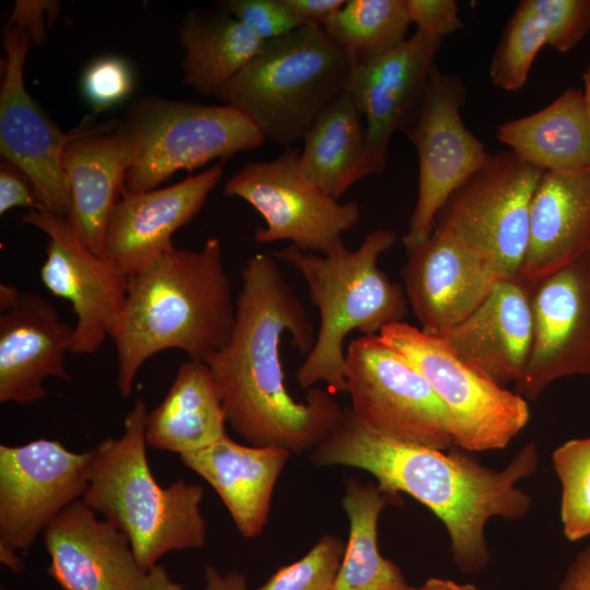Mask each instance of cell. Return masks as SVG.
<instances>
[{
    "label": "cell",
    "instance_id": "cell-19",
    "mask_svg": "<svg viewBox=\"0 0 590 590\" xmlns=\"http://www.w3.org/2000/svg\"><path fill=\"white\" fill-rule=\"evenodd\" d=\"M401 274L420 329L435 338L473 312L502 279L483 256L437 228L408 251Z\"/></svg>",
    "mask_w": 590,
    "mask_h": 590
},
{
    "label": "cell",
    "instance_id": "cell-38",
    "mask_svg": "<svg viewBox=\"0 0 590 590\" xmlns=\"http://www.w3.org/2000/svg\"><path fill=\"white\" fill-rule=\"evenodd\" d=\"M417 31L445 39L464 27L455 0H406Z\"/></svg>",
    "mask_w": 590,
    "mask_h": 590
},
{
    "label": "cell",
    "instance_id": "cell-33",
    "mask_svg": "<svg viewBox=\"0 0 590 590\" xmlns=\"http://www.w3.org/2000/svg\"><path fill=\"white\" fill-rule=\"evenodd\" d=\"M560 481V521L571 542L590 535V436L570 439L552 453Z\"/></svg>",
    "mask_w": 590,
    "mask_h": 590
},
{
    "label": "cell",
    "instance_id": "cell-36",
    "mask_svg": "<svg viewBox=\"0 0 590 590\" xmlns=\"http://www.w3.org/2000/svg\"><path fill=\"white\" fill-rule=\"evenodd\" d=\"M83 92L94 110L99 113L123 99L133 85L128 64L117 57L95 60L85 70Z\"/></svg>",
    "mask_w": 590,
    "mask_h": 590
},
{
    "label": "cell",
    "instance_id": "cell-35",
    "mask_svg": "<svg viewBox=\"0 0 590 590\" xmlns=\"http://www.w3.org/2000/svg\"><path fill=\"white\" fill-rule=\"evenodd\" d=\"M550 34L548 46L568 52L590 31V0H534Z\"/></svg>",
    "mask_w": 590,
    "mask_h": 590
},
{
    "label": "cell",
    "instance_id": "cell-23",
    "mask_svg": "<svg viewBox=\"0 0 590 590\" xmlns=\"http://www.w3.org/2000/svg\"><path fill=\"white\" fill-rule=\"evenodd\" d=\"M132 149L122 123L109 121L76 129L63 151L62 167L70 194L67 221L95 253L103 255L106 223L123 188Z\"/></svg>",
    "mask_w": 590,
    "mask_h": 590
},
{
    "label": "cell",
    "instance_id": "cell-17",
    "mask_svg": "<svg viewBox=\"0 0 590 590\" xmlns=\"http://www.w3.org/2000/svg\"><path fill=\"white\" fill-rule=\"evenodd\" d=\"M0 86V153L32 180L39 210L67 219L69 186L62 154L76 130L63 133L31 97L24 84V64L30 36L20 28H3Z\"/></svg>",
    "mask_w": 590,
    "mask_h": 590
},
{
    "label": "cell",
    "instance_id": "cell-18",
    "mask_svg": "<svg viewBox=\"0 0 590 590\" xmlns=\"http://www.w3.org/2000/svg\"><path fill=\"white\" fill-rule=\"evenodd\" d=\"M442 42L416 30L392 52L351 69L344 92L365 117L362 179L385 170L393 133H404L416 119Z\"/></svg>",
    "mask_w": 590,
    "mask_h": 590
},
{
    "label": "cell",
    "instance_id": "cell-29",
    "mask_svg": "<svg viewBox=\"0 0 590 590\" xmlns=\"http://www.w3.org/2000/svg\"><path fill=\"white\" fill-rule=\"evenodd\" d=\"M352 97L341 93L315 119L303 142L298 165L317 187L339 200L359 181L366 129Z\"/></svg>",
    "mask_w": 590,
    "mask_h": 590
},
{
    "label": "cell",
    "instance_id": "cell-12",
    "mask_svg": "<svg viewBox=\"0 0 590 590\" xmlns=\"http://www.w3.org/2000/svg\"><path fill=\"white\" fill-rule=\"evenodd\" d=\"M465 97L462 79L435 66L417 117L404 132L418 158L416 202L402 236L406 252L429 237L450 194L493 157L463 122Z\"/></svg>",
    "mask_w": 590,
    "mask_h": 590
},
{
    "label": "cell",
    "instance_id": "cell-14",
    "mask_svg": "<svg viewBox=\"0 0 590 590\" xmlns=\"http://www.w3.org/2000/svg\"><path fill=\"white\" fill-rule=\"evenodd\" d=\"M21 221L48 236L40 279L52 295L71 304L76 316L70 353H95L120 324L129 275L103 255L90 250L67 219L45 210H30Z\"/></svg>",
    "mask_w": 590,
    "mask_h": 590
},
{
    "label": "cell",
    "instance_id": "cell-39",
    "mask_svg": "<svg viewBox=\"0 0 590 590\" xmlns=\"http://www.w3.org/2000/svg\"><path fill=\"white\" fill-rule=\"evenodd\" d=\"M14 208L39 210L34 185L15 164L2 158L0 163V214Z\"/></svg>",
    "mask_w": 590,
    "mask_h": 590
},
{
    "label": "cell",
    "instance_id": "cell-45",
    "mask_svg": "<svg viewBox=\"0 0 590 590\" xmlns=\"http://www.w3.org/2000/svg\"><path fill=\"white\" fill-rule=\"evenodd\" d=\"M19 290L12 284L0 285V311L4 312L12 308L20 296Z\"/></svg>",
    "mask_w": 590,
    "mask_h": 590
},
{
    "label": "cell",
    "instance_id": "cell-5",
    "mask_svg": "<svg viewBox=\"0 0 590 590\" xmlns=\"http://www.w3.org/2000/svg\"><path fill=\"white\" fill-rule=\"evenodd\" d=\"M397 239L394 231L378 228L354 250L342 245L331 253L318 255L290 245L273 253L302 274L320 315L315 344L296 374L303 389L321 381L332 394L345 393L344 340L349 333L379 334L385 327L404 320L409 304L403 286L378 267L379 257Z\"/></svg>",
    "mask_w": 590,
    "mask_h": 590
},
{
    "label": "cell",
    "instance_id": "cell-13",
    "mask_svg": "<svg viewBox=\"0 0 590 590\" xmlns=\"http://www.w3.org/2000/svg\"><path fill=\"white\" fill-rule=\"evenodd\" d=\"M91 450L73 452L60 441L36 439L0 446V560L15 574L37 536L87 489Z\"/></svg>",
    "mask_w": 590,
    "mask_h": 590
},
{
    "label": "cell",
    "instance_id": "cell-30",
    "mask_svg": "<svg viewBox=\"0 0 590 590\" xmlns=\"http://www.w3.org/2000/svg\"><path fill=\"white\" fill-rule=\"evenodd\" d=\"M184 81L197 93L215 96L262 48L264 42L223 12H189L179 27Z\"/></svg>",
    "mask_w": 590,
    "mask_h": 590
},
{
    "label": "cell",
    "instance_id": "cell-44",
    "mask_svg": "<svg viewBox=\"0 0 590 590\" xmlns=\"http://www.w3.org/2000/svg\"><path fill=\"white\" fill-rule=\"evenodd\" d=\"M408 590H479L471 583H458L456 581L433 577L418 587H409Z\"/></svg>",
    "mask_w": 590,
    "mask_h": 590
},
{
    "label": "cell",
    "instance_id": "cell-8",
    "mask_svg": "<svg viewBox=\"0 0 590 590\" xmlns=\"http://www.w3.org/2000/svg\"><path fill=\"white\" fill-rule=\"evenodd\" d=\"M344 379L351 410L373 432L432 449L456 447L446 405L424 376L379 334L350 342Z\"/></svg>",
    "mask_w": 590,
    "mask_h": 590
},
{
    "label": "cell",
    "instance_id": "cell-20",
    "mask_svg": "<svg viewBox=\"0 0 590 590\" xmlns=\"http://www.w3.org/2000/svg\"><path fill=\"white\" fill-rule=\"evenodd\" d=\"M223 173L221 162L166 188H122L106 223L103 256L130 275L174 249V233L198 214Z\"/></svg>",
    "mask_w": 590,
    "mask_h": 590
},
{
    "label": "cell",
    "instance_id": "cell-46",
    "mask_svg": "<svg viewBox=\"0 0 590 590\" xmlns=\"http://www.w3.org/2000/svg\"><path fill=\"white\" fill-rule=\"evenodd\" d=\"M582 80H583V87H585L582 91V95H583L587 113L590 118V64L587 67L586 71L583 72Z\"/></svg>",
    "mask_w": 590,
    "mask_h": 590
},
{
    "label": "cell",
    "instance_id": "cell-28",
    "mask_svg": "<svg viewBox=\"0 0 590 590\" xmlns=\"http://www.w3.org/2000/svg\"><path fill=\"white\" fill-rule=\"evenodd\" d=\"M401 503L388 493L357 477L344 480L343 509L350 532L333 590H408L401 568L384 557L378 548L377 528L381 511Z\"/></svg>",
    "mask_w": 590,
    "mask_h": 590
},
{
    "label": "cell",
    "instance_id": "cell-11",
    "mask_svg": "<svg viewBox=\"0 0 590 590\" xmlns=\"http://www.w3.org/2000/svg\"><path fill=\"white\" fill-rule=\"evenodd\" d=\"M299 152L287 148L272 161L245 164L223 193L245 200L262 215L266 227L256 229L257 243L288 240L305 252L328 255L344 245L342 235L358 223L361 210L312 184L299 168Z\"/></svg>",
    "mask_w": 590,
    "mask_h": 590
},
{
    "label": "cell",
    "instance_id": "cell-32",
    "mask_svg": "<svg viewBox=\"0 0 590 590\" xmlns=\"http://www.w3.org/2000/svg\"><path fill=\"white\" fill-rule=\"evenodd\" d=\"M547 24L534 0L518 3L507 21L489 68L492 84L507 92L521 90L538 52L548 45Z\"/></svg>",
    "mask_w": 590,
    "mask_h": 590
},
{
    "label": "cell",
    "instance_id": "cell-22",
    "mask_svg": "<svg viewBox=\"0 0 590 590\" xmlns=\"http://www.w3.org/2000/svg\"><path fill=\"white\" fill-rule=\"evenodd\" d=\"M441 339L495 384H516L526 370L533 341L528 282L519 276L499 279L481 305Z\"/></svg>",
    "mask_w": 590,
    "mask_h": 590
},
{
    "label": "cell",
    "instance_id": "cell-6",
    "mask_svg": "<svg viewBox=\"0 0 590 590\" xmlns=\"http://www.w3.org/2000/svg\"><path fill=\"white\" fill-rule=\"evenodd\" d=\"M351 69L323 28L299 26L264 42L215 97L241 111L266 140L293 148L344 92Z\"/></svg>",
    "mask_w": 590,
    "mask_h": 590
},
{
    "label": "cell",
    "instance_id": "cell-37",
    "mask_svg": "<svg viewBox=\"0 0 590 590\" xmlns=\"http://www.w3.org/2000/svg\"><path fill=\"white\" fill-rule=\"evenodd\" d=\"M220 5L263 42L299 27L281 0H226Z\"/></svg>",
    "mask_w": 590,
    "mask_h": 590
},
{
    "label": "cell",
    "instance_id": "cell-43",
    "mask_svg": "<svg viewBox=\"0 0 590 590\" xmlns=\"http://www.w3.org/2000/svg\"><path fill=\"white\" fill-rule=\"evenodd\" d=\"M204 590H248L247 581L243 574L232 571L222 575L214 566H205Z\"/></svg>",
    "mask_w": 590,
    "mask_h": 590
},
{
    "label": "cell",
    "instance_id": "cell-7",
    "mask_svg": "<svg viewBox=\"0 0 590 590\" xmlns=\"http://www.w3.org/2000/svg\"><path fill=\"white\" fill-rule=\"evenodd\" d=\"M132 140L123 188L156 189L176 172H192L212 160H226L261 146L266 138L231 105L143 97L121 122Z\"/></svg>",
    "mask_w": 590,
    "mask_h": 590
},
{
    "label": "cell",
    "instance_id": "cell-3",
    "mask_svg": "<svg viewBox=\"0 0 590 590\" xmlns=\"http://www.w3.org/2000/svg\"><path fill=\"white\" fill-rule=\"evenodd\" d=\"M235 319L216 237L198 250L175 247L130 274L125 311L111 338L119 393L132 394L139 369L161 351L177 349L204 362L226 345Z\"/></svg>",
    "mask_w": 590,
    "mask_h": 590
},
{
    "label": "cell",
    "instance_id": "cell-4",
    "mask_svg": "<svg viewBox=\"0 0 590 590\" xmlns=\"http://www.w3.org/2000/svg\"><path fill=\"white\" fill-rule=\"evenodd\" d=\"M148 413L138 398L123 434L91 450L81 500L125 533L139 565L151 570L169 552L203 547L208 530L201 485L177 480L163 487L155 480L146 456Z\"/></svg>",
    "mask_w": 590,
    "mask_h": 590
},
{
    "label": "cell",
    "instance_id": "cell-9",
    "mask_svg": "<svg viewBox=\"0 0 590 590\" xmlns=\"http://www.w3.org/2000/svg\"><path fill=\"white\" fill-rule=\"evenodd\" d=\"M379 337L424 376L446 405L456 447L467 451L504 449L528 424V401L469 366L446 340L404 321L385 327Z\"/></svg>",
    "mask_w": 590,
    "mask_h": 590
},
{
    "label": "cell",
    "instance_id": "cell-42",
    "mask_svg": "<svg viewBox=\"0 0 590 590\" xmlns=\"http://www.w3.org/2000/svg\"><path fill=\"white\" fill-rule=\"evenodd\" d=\"M557 590H590V545L577 554Z\"/></svg>",
    "mask_w": 590,
    "mask_h": 590
},
{
    "label": "cell",
    "instance_id": "cell-10",
    "mask_svg": "<svg viewBox=\"0 0 590 590\" xmlns=\"http://www.w3.org/2000/svg\"><path fill=\"white\" fill-rule=\"evenodd\" d=\"M543 170L512 151L457 188L440 208L435 227L483 256L502 279L519 276L528 249L531 203Z\"/></svg>",
    "mask_w": 590,
    "mask_h": 590
},
{
    "label": "cell",
    "instance_id": "cell-41",
    "mask_svg": "<svg viewBox=\"0 0 590 590\" xmlns=\"http://www.w3.org/2000/svg\"><path fill=\"white\" fill-rule=\"evenodd\" d=\"M345 0H281L298 26L324 28Z\"/></svg>",
    "mask_w": 590,
    "mask_h": 590
},
{
    "label": "cell",
    "instance_id": "cell-27",
    "mask_svg": "<svg viewBox=\"0 0 590 590\" xmlns=\"http://www.w3.org/2000/svg\"><path fill=\"white\" fill-rule=\"evenodd\" d=\"M226 414L209 366L180 364L163 401L148 413V446L180 455L203 449L224 437Z\"/></svg>",
    "mask_w": 590,
    "mask_h": 590
},
{
    "label": "cell",
    "instance_id": "cell-16",
    "mask_svg": "<svg viewBox=\"0 0 590 590\" xmlns=\"http://www.w3.org/2000/svg\"><path fill=\"white\" fill-rule=\"evenodd\" d=\"M47 574L62 590H185L164 566L142 568L129 539L81 499L43 532Z\"/></svg>",
    "mask_w": 590,
    "mask_h": 590
},
{
    "label": "cell",
    "instance_id": "cell-25",
    "mask_svg": "<svg viewBox=\"0 0 590 590\" xmlns=\"http://www.w3.org/2000/svg\"><path fill=\"white\" fill-rule=\"evenodd\" d=\"M590 249V172H543L530 211L528 249L519 272L534 281Z\"/></svg>",
    "mask_w": 590,
    "mask_h": 590
},
{
    "label": "cell",
    "instance_id": "cell-40",
    "mask_svg": "<svg viewBox=\"0 0 590 590\" xmlns=\"http://www.w3.org/2000/svg\"><path fill=\"white\" fill-rule=\"evenodd\" d=\"M60 3L47 0H17L8 24L25 32L32 43L43 45L46 42L45 12L59 14Z\"/></svg>",
    "mask_w": 590,
    "mask_h": 590
},
{
    "label": "cell",
    "instance_id": "cell-31",
    "mask_svg": "<svg viewBox=\"0 0 590 590\" xmlns=\"http://www.w3.org/2000/svg\"><path fill=\"white\" fill-rule=\"evenodd\" d=\"M411 23L406 0H347L323 30L354 68L399 48Z\"/></svg>",
    "mask_w": 590,
    "mask_h": 590
},
{
    "label": "cell",
    "instance_id": "cell-24",
    "mask_svg": "<svg viewBox=\"0 0 590 590\" xmlns=\"http://www.w3.org/2000/svg\"><path fill=\"white\" fill-rule=\"evenodd\" d=\"M290 456L283 448L241 445L226 434L179 458L217 493L240 535L252 539L267 526L273 491Z\"/></svg>",
    "mask_w": 590,
    "mask_h": 590
},
{
    "label": "cell",
    "instance_id": "cell-2",
    "mask_svg": "<svg viewBox=\"0 0 590 590\" xmlns=\"http://www.w3.org/2000/svg\"><path fill=\"white\" fill-rule=\"evenodd\" d=\"M465 451L384 437L365 426L351 408H343L309 459L318 467L364 470L377 480L380 489L405 493L418 500L445 526L457 568L475 574L492 560L485 538L487 521L494 517L517 520L529 512L532 497L518 483L536 471L539 451L531 440L500 470L479 463Z\"/></svg>",
    "mask_w": 590,
    "mask_h": 590
},
{
    "label": "cell",
    "instance_id": "cell-21",
    "mask_svg": "<svg viewBox=\"0 0 590 590\" xmlns=\"http://www.w3.org/2000/svg\"><path fill=\"white\" fill-rule=\"evenodd\" d=\"M73 332L43 296L21 293L0 316V402L28 405L47 396L46 378L70 380L64 357Z\"/></svg>",
    "mask_w": 590,
    "mask_h": 590
},
{
    "label": "cell",
    "instance_id": "cell-34",
    "mask_svg": "<svg viewBox=\"0 0 590 590\" xmlns=\"http://www.w3.org/2000/svg\"><path fill=\"white\" fill-rule=\"evenodd\" d=\"M346 543L334 534H323L298 560L279 568L253 590H333Z\"/></svg>",
    "mask_w": 590,
    "mask_h": 590
},
{
    "label": "cell",
    "instance_id": "cell-26",
    "mask_svg": "<svg viewBox=\"0 0 590 590\" xmlns=\"http://www.w3.org/2000/svg\"><path fill=\"white\" fill-rule=\"evenodd\" d=\"M496 138L543 172H590V118L574 86L543 109L498 125Z\"/></svg>",
    "mask_w": 590,
    "mask_h": 590
},
{
    "label": "cell",
    "instance_id": "cell-1",
    "mask_svg": "<svg viewBox=\"0 0 590 590\" xmlns=\"http://www.w3.org/2000/svg\"><path fill=\"white\" fill-rule=\"evenodd\" d=\"M231 339L208 357L227 424L248 445L291 453L311 451L333 428L342 409L333 394L310 388L304 402L285 386L280 341L290 332L303 355L316 334L306 310L273 256L256 253L240 272Z\"/></svg>",
    "mask_w": 590,
    "mask_h": 590
},
{
    "label": "cell",
    "instance_id": "cell-15",
    "mask_svg": "<svg viewBox=\"0 0 590 590\" xmlns=\"http://www.w3.org/2000/svg\"><path fill=\"white\" fill-rule=\"evenodd\" d=\"M528 285L533 341L515 385L535 401L557 379L590 376V249Z\"/></svg>",
    "mask_w": 590,
    "mask_h": 590
}]
</instances>
